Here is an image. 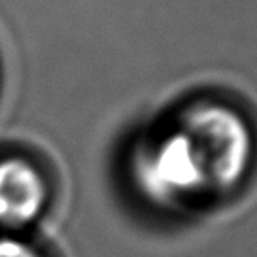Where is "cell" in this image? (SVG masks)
<instances>
[{"label": "cell", "mask_w": 257, "mask_h": 257, "mask_svg": "<svg viewBox=\"0 0 257 257\" xmlns=\"http://www.w3.org/2000/svg\"><path fill=\"white\" fill-rule=\"evenodd\" d=\"M246 123L229 108L201 104L163 127L146 153V176L169 197H197L227 189L246 170Z\"/></svg>", "instance_id": "1"}, {"label": "cell", "mask_w": 257, "mask_h": 257, "mask_svg": "<svg viewBox=\"0 0 257 257\" xmlns=\"http://www.w3.org/2000/svg\"><path fill=\"white\" fill-rule=\"evenodd\" d=\"M53 185L25 152L0 153V233H27L46 216Z\"/></svg>", "instance_id": "2"}, {"label": "cell", "mask_w": 257, "mask_h": 257, "mask_svg": "<svg viewBox=\"0 0 257 257\" xmlns=\"http://www.w3.org/2000/svg\"><path fill=\"white\" fill-rule=\"evenodd\" d=\"M0 257H49L27 233H0Z\"/></svg>", "instance_id": "3"}]
</instances>
